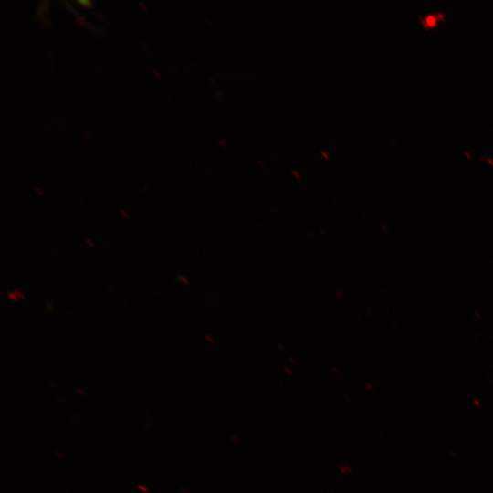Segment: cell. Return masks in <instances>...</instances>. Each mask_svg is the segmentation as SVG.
Masks as SVG:
<instances>
[{"label": "cell", "mask_w": 493, "mask_h": 493, "mask_svg": "<svg viewBox=\"0 0 493 493\" xmlns=\"http://www.w3.org/2000/svg\"><path fill=\"white\" fill-rule=\"evenodd\" d=\"M138 488L141 489L143 492H148V488L142 485H139Z\"/></svg>", "instance_id": "cell-1"}]
</instances>
